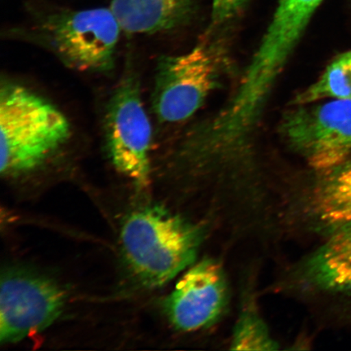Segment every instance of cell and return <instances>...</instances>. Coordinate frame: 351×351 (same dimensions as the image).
Wrapping results in <instances>:
<instances>
[{
    "mask_svg": "<svg viewBox=\"0 0 351 351\" xmlns=\"http://www.w3.org/2000/svg\"><path fill=\"white\" fill-rule=\"evenodd\" d=\"M323 0H279L273 19L306 30Z\"/></svg>",
    "mask_w": 351,
    "mask_h": 351,
    "instance_id": "14",
    "label": "cell"
},
{
    "mask_svg": "<svg viewBox=\"0 0 351 351\" xmlns=\"http://www.w3.org/2000/svg\"><path fill=\"white\" fill-rule=\"evenodd\" d=\"M121 30L111 8L62 11L42 17L26 38L51 51L66 67L106 73L115 67Z\"/></svg>",
    "mask_w": 351,
    "mask_h": 351,
    "instance_id": "3",
    "label": "cell"
},
{
    "mask_svg": "<svg viewBox=\"0 0 351 351\" xmlns=\"http://www.w3.org/2000/svg\"><path fill=\"white\" fill-rule=\"evenodd\" d=\"M204 230L158 205L137 208L123 223L120 243L127 267L143 287L156 288L194 263Z\"/></svg>",
    "mask_w": 351,
    "mask_h": 351,
    "instance_id": "2",
    "label": "cell"
},
{
    "mask_svg": "<svg viewBox=\"0 0 351 351\" xmlns=\"http://www.w3.org/2000/svg\"><path fill=\"white\" fill-rule=\"evenodd\" d=\"M248 0H213L212 20L222 25L234 19L243 10Z\"/></svg>",
    "mask_w": 351,
    "mask_h": 351,
    "instance_id": "15",
    "label": "cell"
},
{
    "mask_svg": "<svg viewBox=\"0 0 351 351\" xmlns=\"http://www.w3.org/2000/svg\"><path fill=\"white\" fill-rule=\"evenodd\" d=\"M229 287L225 271L214 258H204L189 269L169 296L165 309L171 324L183 332L208 328L226 310Z\"/></svg>",
    "mask_w": 351,
    "mask_h": 351,
    "instance_id": "8",
    "label": "cell"
},
{
    "mask_svg": "<svg viewBox=\"0 0 351 351\" xmlns=\"http://www.w3.org/2000/svg\"><path fill=\"white\" fill-rule=\"evenodd\" d=\"M218 64L208 47L196 46L158 61L152 104L161 122L189 119L203 106L217 85Z\"/></svg>",
    "mask_w": 351,
    "mask_h": 351,
    "instance_id": "7",
    "label": "cell"
},
{
    "mask_svg": "<svg viewBox=\"0 0 351 351\" xmlns=\"http://www.w3.org/2000/svg\"><path fill=\"white\" fill-rule=\"evenodd\" d=\"M230 345V349L234 350L269 351L279 348L261 314L250 304L244 307L237 320Z\"/></svg>",
    "mask_w": 351,
    "mask_h": 351,
    "instance_id": "13",
    "label": "cell"
},
{
    "mask_svg": "<svg viewBox=\"0 0 351 351\" xmlns=\"http://www.w3.org/2000/svg\"><path fill=\"white\" fill-rule=\"evenodd\" d=\"M111 10L125 32L154 34L182 25L191 0H112Z\"/></svg>",
    "mask_w": 351,
    "mask_h": 351,
    "instance_id": "11",
    "label": "cell"
},
{
    "mask_svg": "<svg viewBox=\"0 0 351 351\" xmlns=\"http://www.w3.org/2000/svg\"><path fill=\"white\" fill-rule=\"evenodd\" d=\"M105 149L112 165L137 189L151 182L152 129L137 74L126 73L107 104Z\"/></svg>",
    "mask_w": 351,
    "mask_h": 351,
    "instance_id": "4",
    "label": "cell"
},
{
    "mask_svg": "<svg viewBox=\"0 0 351 351\" xmlns=\"http://www.w3.org/2000/svg\"><path fill=\"white\" fill-rule=\"evenodd\" d=\"M324 99L351 100V51L337 56L317 82L295 96V105Z\"/></svg>",
    "mask_w": 351,
    "mask_h": 351,
    "instance_id": "12",
    "label": "cell"
},
{
    "mask_svg": "<svg viewBox=\"0 0 351 351\" xmlns=\"http://www.w3.org/2000/svg\"><path fill=\"white\" fill-rule=\"evenodd\" d=\"M280 124V133L311 168L322 173L351 159V100L297 105Z\"/></svg>",
    "mask_w": 351,
    "mask_h": 351,
    "instance_id": "5",
    "label": "cell"
},
{
    "mask_svg": "<svg viewBox=\"0 0 351 351\" xmlns=\"http://www.w3.org/2000/svg\"><path fill=\"white\" fill-rule=\"evenodd\" d=\"M72 128L62 111L29 88L3 81L0 90L3 177L38 172L67 147Z\"/></svg>",
    "mask_w": 351,
    "mask_h": 351,
    "instance_id": "1",
    "label": "cell"
},
{
    "mask_svg": "<svg viewBox=\"0 0 351 351\" xmlns=\"http://www.w3.org/2000/svg\"><path fill=\"white\" fill-rule=\"evenodd\" d=\"M307 287L331 293H351V222L331 232L322 247L301 263Z\"/></svg>",
    "mask_w": 351,
    "mask_h": 351,
    "instance_id": "9",
    "label": "cell"
},
{
    "mask_svg": "<svg viewBox=\"0 0 351 351\" xmlns=\"http://www.w3.org/2000/svg\"><path fill=\"white\" fill-rule=\"evenodd\" d=\"M66 293L53 279L23 267L2 273L0 341L13 343L51 326L64 309Z\"/></svg>",
    "mask_w": 351,
    "mask_h": 351,
    "instance_id": "6",
    "label": "cell"
},
{
    "mask_svg": "<svg viewBox=\"0 0 351 351\" xmlns=\"http://www.w3.org/2000/svg\"><path fill=\"white\" fill-rule=\"evenodd\" d=\"M320 173L305 202L306 213L332 232L351 222V159Z\"/></svg>",
    "mask_w": 351,
    "mask_h": 351,
    "instance_id": "10",
    "label": "cell"
}]
</instances>
